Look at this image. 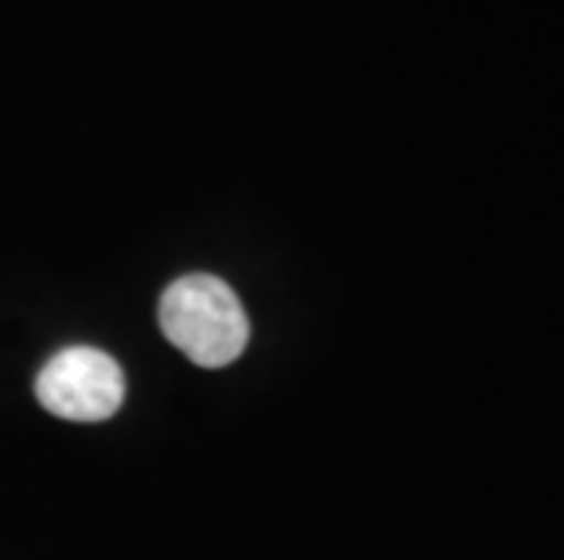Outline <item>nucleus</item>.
Returning <instances> with one entry per match:
<instances>
[{"instance_id": "f257e3e1", "label": "nucleus", "mask_w": 564, "mask_h": 560, "mask_svg": "<svg viewBox=\"0 0 564 560\" xmlns=\"http://www.w3.org/2000/svg\"><path fill=\"white\" fill-rule=\"evenodd\" d=\"M161 331L200 367H226L245 353L251 325L237 292L212 273H186L161 295Z\"/></svg>"}, {"instance_id": "f03ea898", "label": "nucleus", "mask_w": 564, "mask_h": 560, "mask_svg": "<svg viewBox=\"0 0 564 560\" xmlns=\"http://www.w3.org/2000/svg\"><path fill=\"white\" fill-rule=\"evenodd\" d=\"M41 408L69 422H106L124 404V372L95 345H66L37 375Z\"/></svg>"}]
</instances>
